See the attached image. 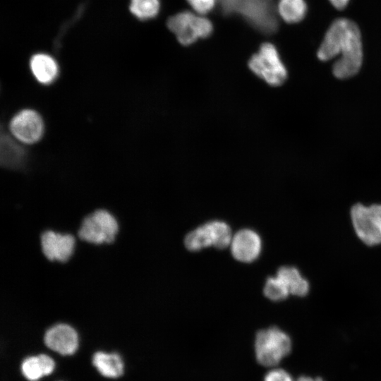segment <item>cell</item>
Returning <instances> with one entry per match:
<instances>
[{
  "mask_svg": "<svg viewBox=\"0 0 381 381\" xmlns=\"http://www.w3.org/2000/svg\"><path fill=\"white\" fill-rule=\"evenodd\" d=\"M119 231L114 217L105 210H97L83 220L78 231L80 238L88 243H111Z\"/></svg>",
  "mask_w": 381,
  "mask_h": 381,
  "instance_id": "ba28073f",
  "label": "cell"
},
{
  "mask_svg": "<svg viewBox=\"0 0 381 381\" xmlns=\"http://www.w3.org/2000/svg\"><path fill=\"white\" fill-rule=\"evenodd\" d=\"M351 218L358 237L368 246L381 243V205L358 203L351 210Z\"/></svg>",
  "mask_w": 381,
  "mask_h": 381,
  "instance_id": "52a82bcc",
  "label": "cell"
},
{
  "mask_svg": "<svg viewBox=\"0 0 381 381\" xmlns=\"http://www.w3.org/2000/svg\"><path fill=\"white\" fill-rule=\"evenodd\" d=\"M46 346L61 355H72L78 347L77 332L67 324L60 323L48 329L44 337Z\"/></svg>",
  "mask_w": 381,
  "mask_h": 381,
  "instance_id": "30bf717a",
  "label": "cell"
},
{
  "mask_svg": "<svg viewBox=\"0 0 381 381\" xmlns=\"http://www.w3.org/2000/svg\"><path fill=\"white\" fill-rule=\"evenodd\" d=\"M261 239L254 231L243 229L237 231L231 241L234 258L243 262H250L258 258L261 250Z\"/></svg>",
  "mask_w": 381,
  "mask_h": 381,
  "instance_id": "7c38bea8",
  "label": "cell"
},
{
  "mask_svg": "<svg viewBox=\"0 0 381 381\" xmlns=\"http://www.w3.org/2000/svg\"><path fill=\"white\" fill-rule=\"evenodd\" d=\"M264 294L272 301H280L286 299L290 294L283 282L276 276L267 278Z\"/></svg>",
  "mask_w": 381,
  "mask_h": 381,
  "instance_id": "d6986e66",
  "label": "cell"
},
{
  "mask_svg": "<svg viewBox=\"0 0 381 381\" xmlns=\"http://www.w3.org/2000/svg\"><path fill=\"white\" fill-rule=\"evenodd\" d=\"M329 1L336 9L343 10L348 6L350 0H329Z\"/></svg>",
  "mask_w": 381,
  "mask_h": 381,
  "instance_id": "cb8c5ba5",
  "label": "cell"
},
{
  "mask_svg": "<svg viewBox=\"0 0 381 381\" xmlns=\"http://www.w3.org/2000/svg\"><path fill=\"white\" fill-rule=\"evenodd\" d=\"M11 135L20 143L31 145L43 136L44 124L38 112L31 109H22L16 113L9 123Z\"/></svg>",
  "mask_w": 381,
  "mask_h": 381,
  "instance_id": "9c48e42d",
  "label": "cell"
},
{
  "mask_svg": "<svg viewBox=\"0 0 381 381\" xmlns=\"http://www.w3.org/2000/svg\"><path fill=\"white\" fill-rule=\"evenodd\" d=\"M18 140L8 134L1 135V164L8 169H18L23 166L26 152Z\"/></svg>",
  "mask_w": 381,
  "mask_h": 381,
  "instance_id": "4fadbf2b",
  "label": "cell"
},
{
  "mask_svg": "<svg viewBox=\"0 0 381 381\" xmlns=\"http://www.w3.org/2000/svg\"><path fill=\"white\" fill-rule=\"evenodd\" d=\"M193 11L199 15H205L215 6L217 0H186Z\"/></svg>",
  "mask_w": 381,
  "mask_h": 381,
  "instance_id": "44dd1931",
  "label": "cell"
},
{
  "mask_svg": "<svg viewBox=\"0 0 381 381\" xmlns=\"http://www.w3.org/2000/svg\"><path fill=\"white\" fill-rule=\"evenodd\" d=\"M231 230L224 222L213 220L208 222L189 232L185 237L184 244L190 251L214 246L223 249L231 244Z\"/></svg>",
  "mask_w": 381,
  "mask_h": 381,
  "instance_id": "8992f818",
  "label": "cell"
},
{
  "mask_svg": "<svg viewBox=\"0 0 381 381\" xmlns=\"http://www.w3.org/2000/svg\"><path fill=\"white\" fill-rule=\"evenodd\" d=\"M221 8L224 14L241 16L263 34H272L278 29V14L274 0H222Z\"/></svg>",
  "mask_w": 381,
  "mask_h": 381,
  "instance_id": "7a4b0ae2",
  "label": "cell"
},
{
  "mask_svg": "<svg viewBox=\"0 0 381 381\" xmlns=\"http://www.w3.org/2000/svg\"><path fill=\"white\" fill-rule=\"evenodd\" d=\"M249 69L272 87H278L286 80L288 73L276 47L263 43L248 62Z\"/></svg>",
  "mask_w": 381,
  "mask_h": 381,
  "instance_id": "3957f363",
  "label": "cell"
},
{
  "mask_svg": "<svg viewBox=\"0 0 381 381\" xmlns=\"http://www.w3.org/2000/svg\"><path fill=\"white\" fill-rule=\"evenodd\" d=\"M167 26L183 45H190L199 38L207 37L213 30L212 23L207 18L188 11L170 17Z\"/></svg>",
  "mask_w": 381,
  "mask_h": 381,
  "instance_id": "5b68a950",
  "label": "cell"
},
{
  "mask_svg": "<svg viewBox=\"0 0 381 381\" xmlns=\"http://www.w3.org/2000/svg\"><path fill=\"white\" fill-rule=\"evenodd\" d=\"M92 364L106 377L117 378L123 373V362L116 353L97 351L92 356Z\"/></svg>",
  "mask_w": 381,
  "mask_h": 381,
  "instance_id": "9a60e30c",
  "label": "cell"
},
{
  "mask_svg": "<svg viewBox=\"0 0 381 381\" xmlns=\"http://www.w3.org/2000/svg\"><path fill=\"white\" fill-rule=\"evenodd\" d=\"M159 0H131V13L140 20L155 17L159 10Z\"/></svg>",
  "mask_w": 381,
  "mask_h": 381,
  "instance_id": "ac0fdd59",
  "label": "cell"
},
{
  "mask_svg": "<svg viewBox=\"0 0 381 381\" xmlns=\"http://www.w3.org/2000/svg\"><path fill=\"white\" fill-rule=\"evenodd\" d=\"M38 356L42 365L44 375L46 376L51 374L55 367L54 360L46 354H40Z\"/></svg>",
  "mask_w": 381,
  "mask_h": 381,
  "instance_id": "603a6c76",
  "label": "cell"
},
{
  "mask_svg": "<svg viewBox=\"0 0 381 381\" xmlns=\"http://www.w3.org/2000/svg\"><path fill=\"white\" fill-rule=\"evenodd\" d=\"M30 66L35 79L43 85L52 83L59 73L57 63L46 54H35L30 59Z\"/></svg>",
  "mask_w": 381,
  "mask_h": 381,
  "instance_id": "5bb4252c",
  "label": "cell"
},
{
  "mask_svg": "<svg viewBox=\"0 0 381 381\" xmlns=\"http://www.w3.org/2000/svg\"><path fill=\"white\" fill-rule=\"evenodd\" d=\"M317 57L321 61L337 57L332 66V73L339 79L357 74L363 58L362 37L357 24L346 18L335 19L324 35Z\"/></svg>",
  "mask_w": 381,
  "mask_h": 381,
  "instance_id": "6da1fadb",
  "label": "cell"
},
{
  "mask_svg": "<svg viewBox=\"0 0 381 381\" xmlns=\"http://www.w3.org/2000/svg\"><path fill=\"white\" fill-rule=\"evenodd\" d=\"M41 246L48 260L66 262L73 253L75 238L71 234L46 231L41 236Z\"/></svg>",
  "mask_w": 381,
  "mask_h": 381,
  "instance_id": "8fae6325",
  "label": "cell"
},
{
  "mask_svg": "<svg viewBox=\"0 0 381 381\" xmlns=\"http://www.w3.org/2000/svg\"><path fill=\"white\" fill-rule=\"evenodd\" d=\"M264 381H293L288 372L282 368H274L265 376Z\"/></svg>",
  "mask_w": 381,
  "mask_h": 381,
  "instance_id": "7402d4cb",
  "label": "cell"
},
{
  "mask_svg": "<svg viewBox=\"0 0 381 381\" xmlns=\"http://www.w3.org/2000/svg\"><path fill=\"white\" fill-rule=\"evenodd\" d=\"M277 12L286 23H298L305 18L308 5L305 0H279Z\"/></svg>",
  "mask_w": 381,
  "mask_h": 381,
  "instance_id": "e0dca14e",
  "label": "cell"
},
{
  "mask_svg": "<svg viewBox=\"0 0 381 381\" xmlns=\"http://www.w3.org/2000/svg\"><path fill=\"white\" fill-rule=\"evenodd\" d=\"M277 276L285 284L290 294L303 297L308 294L309 282L301 275L297 268L282 266L278 270Z\"/></svg>",
  "mask_w": 381,
  "mask_h": 381,
  "instance_id": "2e32d148",
  "label": "cell"
},
{
  "mask_svg": "<svg viewBox=\"0 0 381 381\" xmlns=\"http://www.w3.org/2000/svg\"><path fill=\"white\" fill-rule=\"evenodd\" d=\"M23 375L29 381H38L44 376L38 356H28L21 364Z\"/></svg>",
  "mask_w": 381,
  "mask_h": 381,
  "instance_id": "ffe728a7",
  "label": "cell"
},
{
  "mask_svg": "<svg viewBox=\"0 0 381 381\" xmlns=\"http://www.w3.org/2000/svg\"><path fill=\"white\" fill-rule=\"evenodd\" d=\"M291 350L290 337L277 327L260 330L255 336V357L263 366H276L289 354Z\"/></svg>",
  "mask_w": 381,
  "mask_h": 381,
  "instance_id": "277c9868",
  "label": "cell"
},
{
  "mask_svg": "<svg viewBox=\"0 0 381 381\" xmlns=\"http://www.w3.org/2000/svg\"><path fill=\"white\" fill-rule=\"evenodd\" d=\"M296 381H324V380L321 377L313 378L309 376L303 375L298 377Z\"/></svg>",
  "mask_w": 381,
  "mask_h": 381,
  "instance_id": "d4e9b609",
  "label": "cell"
}]
</instances>
